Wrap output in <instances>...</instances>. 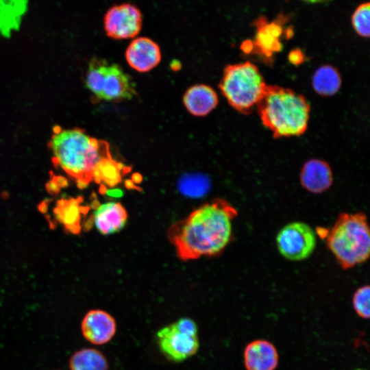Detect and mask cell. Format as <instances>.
<instances>
[{
    "label": "cell",
    "mask_w": 370,
    "mask_h": 370,
    "mask_svg": "<svg viewBox=\"0 0 370 370\" xmlns=\"http://www.w3.org/2000/svg\"><path fill=\"white\" fill-rule=\"evenodd\" d=\"M289 61L293 64H299L304 60V54L299 49H295L288 55Z\"/></svg>",
    "instance_id": "d4e9b609"
},
{
    "label": "cell",
    "mask_w": 370,
    "mask_h": 370,
    "mask_svg": "<svg viewBox=\"0 0 370 370\" xmlns=\"http://www.w3.org/2000/svg\"><path fill=\"white\" fill-rule=\"evenodd\" d=\"M27 0H0V34L9 37L19 29Z\"/></svg>",
    "instance_id": "ac0fdd59"
},
{
    "label": "cell",
    "mask_w": 370,
    "mask_h": 370,
    "mask_svg": "<svg viewBox=\"0 0 370 370\" xmlns=\"http://www.w3.org/2000/svg\"><path fill=\"white\" fill-rule=\"evenodd\" d=\"M352 23L356 32L360 36L369 38L370 35V3L360 5L352 16Z\"/></svg>",
    "instance_id": "603a6c76"
},
{
    "label": "cell",
    "mask_w": 370,
    "mask_h": 370,
    "mask_svg": "<svg viewBox=\"0 0 370 370\" xmlns=\"http://www.w3.org/2000/svg\"><path fill=\"white\" fill-rule=\"evenodd\" d=\"M241 49L244 52L249 53L254 49L253 42L250 40L243 42L241 45Z\"/></svg>",
    "instance_id": "4316f807"
},
{
    "label": "cell",
    "mask_w": 370,
    "mask_h": 370,
    "mask_svg": "<svg viewBox=\"0 0 370 370\" xmlns=\"http://www.w3.org/2000/svg\"><path fill=\"white\" fill-rule=\"evenodd\" d=\"M243 356L247 370H275L278 365L279 356L276 347L264 339L248 343Z\"/></svg>",
    "instance_id": "4fadbf2b"
},
{
    "label": "cell",
    "mask_w": 370,
    "mask_h": 370,
    "mask_svg": "<svg viewBox=\"0 0 370 370\" xmlns=\"http://www.w3.org/2000/svg\"><path fill=\"white\" fill-rule=\"evenodd\" d=\"M71 370H108V362L100 351L93 348H83L70 358Z\"/></svg>",
    "instance_id": "44dd1931"
},
{
    "label": "cell",
    "mask_w": 370,
    "mask_h": 370,
    "mask_svg": "<svg viewBox=\"0 0 370 370\" xmlns=\"http://www.w3.org/2000/svg\"><path fill=\"white\" fill-rule=\"evenodd\" d=\"M103 22L108 37L116 40L128 39L140 32L143 14L134 4L123 3L111 6L106 12Z\"/></svg>",
    "instance_id": "9c48e42d"
},
{
    "label": "cell",
    "mask_w": 370,
    "mask_h": 370,
    "mask_svg": "<svg viewBox=\"0 0 370 370\" xmlns=\"http://www.w3.org/2000/svg\"><path fill=\"white\" fill-rule=\"evenodd\" d=\"M266 86L258 67L250 62L227 65L219 85L228 103L243 114L252 111Z\"/></svg>",
    "instance_id": "5b68a950"
},
{
    "label": "cell",
    "mask_w": 370,
    "mask_h": 370,
    "mask_svg": "<svg viewBox=\"0 0 370 370\" xmlns=\"http://www.w3.org/2000/svg\"><path fill=\"white\" fill-rule=\"evenodd\" d=\"M86 87L98 98L106 101L130 99L136 94L131 77L116 64L93 58L86 75Z\"/></svg>",
    "instance_id": "8992f818"
},
{
    "label": "cell",
    "mask_w": 370,
    "mask_h": 370,
    "mask_svg": "<svg viewBox=\"0 0 370 370\" xmlns=\"http://www.w3.org/2000/svg\"><path fill=\"white\" fill-rule=\"evenodd\" d=\"M356 370H364V369H356Z\"/></svg>",
    "instance_id": "f1b7e54d"
},
{
    "label": "cell",
    "mask_w": 370,
    "mask_h": 370,
    "mask_svg": "<svg viewBox=\"0 0 370 370\" xmlns=\"http://www.w3.org/2000/svg\"><path fill=\"white\" fill-rule=\"evenodd\" d=\"M127 212L119 202L109 201L96 208L93 221L98 231L109 235L122 230L127 221Z\"/></svg>",
    "instance_id": "5bb4252c"
},
{
    "label": "cell",
    "mask_w": 370,
    "mask_h": 370,
    "mask_svg": "<svg viewBox=\"0 0 370 370\" xmlns=\"http://www.w3.org/2000/svg\"><path fill=\"white\" fill-rule=\"evenodd\" d=\"M237 215V210L227 201L215 199L173 223L167 237L183 261L214 257L232 239V221Z\"/></svg>",
    "instance_id": "6da1fadb"
},
{
    "label": "cell",
    "mask_w": 370,
    "mask_h": 370,
    "mask_svg": "<svg viewBox=\"0 0 370 370\" xmlns=\"http://www.w3.org/2000/svg\"><path fill=\"white\" fill-rule=\"evenodd\" d=\"M304 1L309 2V3H318V2H321V1H323L326 0H304Z\"/></svg>",
    "instance_id": "83f0119b"
},
{
    "label": "cell",
    "mask_w": 370,
    "mask_h": 370,
    "mask_svg": "<svg viewBox=\"0 0 370 370\" xmlns=\"http://www.w3.org/2000/svg\"><path fill=\"white\" fill-rule=\"evenodd\" d=\"M314 91L321 96H332L341 88V77L334 66L325 64L318 68L312 78Z\"/></svg>",
    "instance_id": "ffe728a7"
},
{
    "label": "cell",
    "mask_w": 370,
    "mask_h": 370,
    "mask_svg": "<svg viewBox=\"0 0 370 370\" xmlns=\"http://www.w3.org/2000/svg\"><path fill=\"white\" fill-rule=\"evenodd\" d=\"M83 199H62L57 201L54 214L58 221L70 233L78 234L81 231V221L84 215L88 212V207L83 206Z\"/></svg>",
    "instance_id": "e0dca14e"
},
{
    "label": "cell",
    "mask_w": 370,
    "mask_h": 370,
    "mask_svg": "<svg viewBox=\"0 0 370 370\" xmlns=\"http://www.w3.org/2000/svg\"><path fill=\"white\" fill-rule=\"evenodd\" d=\"M370 287L364 285L354 292L352 297V304L356 314L361 318L368 319L370 315L369 308Z\"/></svg>",
    "instance_id": "cb8c5ba5"
},
{
    "label": "cell",
    "mask_w": 370,
    "mask_h": 370,
    "mask_svg": "<svg viewBox=\"0 0 370 370\" xmlns=\"http://www.w3.org/2000/svg\"><path fill=\"white\" fill-rule=\"evenodd\" d=\"M317 234L343 269L360 264L369 257L370 231L362 212L341 213L330 229L321 227Z\"/></svg>",
    "instance_id": "277c9868"
},
{
    "label": "cell",
    "mask_w": 370,
    "mask_h": 370,
    "mask_svg": "<svg viewBox=\"0 0 370 370\" xmlns=\"http://www.w3.org/2000/svg\"><path fill=\"white\" fill-rule=\"evenodd\" d=\"M299 181L301 186L309 193L320 194L332 185V171L326 162L319 159H311L302 166Z\"/></svg>",
    "instance_id": "7c38bea8"
},
{
    "label": "cell",
    "mask_w": 370,
    "mask_h": 370,
    "mask_svg": "<svg viewBox=\"0 0 370 370\" xmlns=\"http://www.w3.org/2000/svg\"><path fill=\"white\" fill-rule=\"evenodd\" d=\"M48 146L53 164L73 180L79 188L93 182L97 164L103 158L112 156L108 142L91 137L80 128L56 126Z\"/></svg>",
    "instance_id": "7a4b0ae2"
},
{
    "label": "cell",
    "mask_w": 370,
    "mask_h": 370,
    "mask_svg": "<svg viewBox=\"0 0 370 370\" xmlns=\"http://www.w3.org/2000/svg\"><path fill=\"white\" fill-rule=\"evenodd\" d=\"M127 166L112 156L103 158L95 166L92 181L102 186L113 188L121 182Z\"/></svg>",
    "instance_id": "d6986e66"
},
{
    "label": "cell",
    "mask_w": 370,
    "mask_h": 370,
    "mask_svg": "<svg viewBox=\"0 0 370 370\" xmlns=\"http://www.w3.org/2000/svg\"><path fill=\"white\" fill-rule=\"evenodd\" d=\"M316 235L308 224L295 221L286 224L278 233L276 245L280 254L291 261L308 258L314 251Z\"/></svg>",
    "instance_id": "ba28073f"
},
{
    "label": "cell",
    "mask_w": 370,
    "mask_h": 370,
    "mask_svg": "<svg viewBox=\"0 0 370 370\" xmlns=\"http://www.w3.org/2000/svg\"><path fill=\"white\" fill-rule=\"evenodd\" d=\"M156 341L166 359L174 362H183L199 350L197 325L190 318H180L160 328L156 334Z\"/></svg>",
    "instance_id": "52a82bcc"
},
{
    "label": "cell",
    "mask_w": 370,
    "mask_h": 370,
    "mask_svg": "<svg viewBox=\"0 0 370 370\" xmlns=\"http://www.w3.org/2000/svg\"><path fill=\"white\" fill-rule=\"evenodd\" d=\"M183 103L190 114L196 116H204L217 106L219 99L212 88L205 84H197L186 91Z\"/></svg>",
    "instance_id": "2e32d148"
},
{
    "label": "cell",
    "mask_w": 370,
    "mask_h": 370,
    "mask_svg": "<svg viewBox=\"0 0 370 370\" xmlns=\"http://www.w3.org/2000/svg\"><path fill=\"white\" fill-rule=\"evenodd\" d=\"M116 327L115 319L108 312L100 309L87 312L81 323L83 336L96 345L109 343L116 332Z\"/></svg>",
    "instance_id": "30bf717a"
},
{
    "label": "cell",
    "mask_w": 370,
    "mask_h": 370,
    "mask_svg": "<svg viewBox=\"0 0 370 370\" xmlns=\"http://www.w3.org/2000/svg\"><path fill=\"white\" fill-rule=\"evenodd\" d=\"M209 182L206 176L199 174L187 175L180 181V190L185 195L200 196L206 193Z\"/></svg>",
    "instance_id": "7402d4cb"
},
{
    "label": "cell",
    "mask_w": 370,
    "mask_h": 370,
    "mask_svg": "<svg viewBox=\"0 0 370 370\" xmlns=\"http://www.w3.org/2000/svg\"><path fill=\"white\" fill-rule=\"evenodd\" d=\"M256 106L263 125L275 138L299 136L307 129L310 106L303 95L293 90L267 86Z\"/></svg>",
    "instance_id": "3957f363"
},
{
    "label": "cell",
    "mask_w": 370,
    "mask_h": 370,
    "mask_svg": "<svg viewBox=\"0 0 370 370\" xmlns=\"http://www.w3.org/2000/svg\"><path fill=\"white\" fill-rule=\"evenodd\" d=\"M105 193L112 197H119L123 194V192L119 188H110L105 190Z\"/></svg>",
    "instance_id": "484cf974"
},
{
    "label": "cell",
    "mask_w": 370,
    "mask_h": 370,
    "mask_svg": "<svg viewBox=\"0 0 370 370\" xmlns=\"http://www.w3.org/2000/svg\"><path fill=\"white\" fill-rule=\"evenodd\" d=\"M125 58L134 70L145 73L156 67L161 60L159 45L147 37L133 40L125 51Z\"/></svg>",
    "instance_id": "8fae6325"
},
{
    "label": "cell",
    "mask_w": 370,
    "mask_h": 370,
    "mask_svg": "<svg viewBox=\"0 0 370 370\" xmlns=\"http://www.w3.org/2000/svg\"><path fill=\"white\" fill-rule=\"evenodd\" d=\"M257 32L254 48L267 58L272 57L273 53L279 52L282 48L280 38L282 34V23L273 21L269 23L261 16L256 22Z\"/></svg>",
    "instance_id": "9a60e30c"
}]
</instances>
